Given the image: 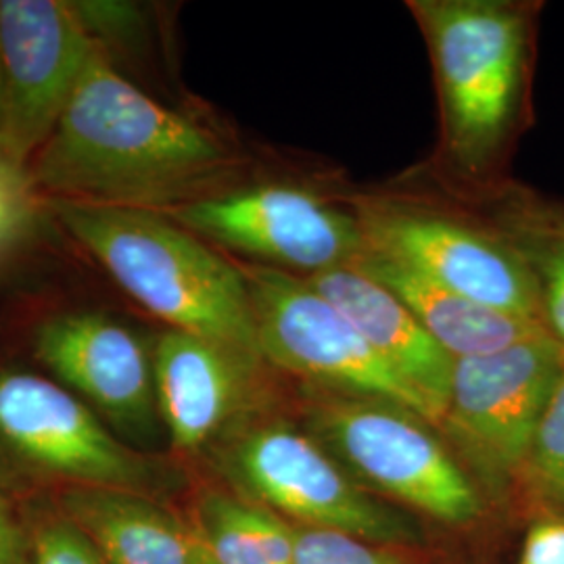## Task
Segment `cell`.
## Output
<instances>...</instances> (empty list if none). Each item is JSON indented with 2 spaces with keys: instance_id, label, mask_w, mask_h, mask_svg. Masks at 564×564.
I'll use <instances>...</instances> for the list:
<instances>
[{
  "instance_id": "cell-1",
  "label": "cell",
  "mask_w": 564,
  "mask_h": 564,
  "mask_svg": "<svg viewBox=\"0 0 564 564\" xmlns=\"http://www.w3.org/2000/svg\"><path fill=\"white\" fill-rule=\"evenodd\" d=\"M30 163L32 186L61 202L149 209L216 181L232 155L218 134L121 78L99 46Z\"/></svg>"
},
{
  "instance_id": "cell-2",
  "label": "cell",
  "mask_w": 564,
  "mask_h": 564,
  "mask_svg": "<svg viewBox=\"0 0 564 564\" xmlns=\"http://www.w3.org/2000/svg\"><path fill=\"white\" fill-rule=\"evenodd\" d=\"M53 209L113 281L170 328L262 362L241 268L197 235L142 207L53 199Z\"/></svg>"
},
{
  "instance_id": "cell-3",
  "label": "cell",
  "mask_w": 564,
  "mask_h": 564,
  "mask_svg": "<svg viewBox=\"0 0 564 564\" xmlns=\"http://www.w3.org/2000/svg\"><path fill=\"white\" fill-rule=\"evenodd\" d=\"M431 51L452 162L481 174L523 116L533 9L508 0H412Z\"/></svg>"
},
{
  "instance_id": "cell-4",
  "label": "cell",
  "mask_w": 564,
  "mask_h": 564,
  "mask_svg": "<svg viewBox=\"0 0 564 564\" xmlns=\"http://www.w3.org/2000/svg\"><path fill=\"white\" fill-rule=\"evenodd\" d=\"M305 431L364 489L442 521L463 524L481 514V496L435 424L381 398L310 387Z\"/></svg>"
},
{
  "instance_id": "cell-5",
  "label": "cell",
  "mask_w": 564,
  "mask_h": 564,
  "mask_svg": "<svg viewBox=\"0 0 564 564\" xmlns=\"http://www.w3.org/2000/svg\"><path fill=\"white\" fill-rule=\"evenodd\" d=\"M241 272L262 360L312 387L400 403L435 424L423 398L303 276L262 263Z\"/></svg>"
},
{
  "instance_id": "cell-6",
  "label": "cell",
  "mask_w": 564,
  "mask_h": 564,
  "mask_svg": "<svg viewBox=\"0 0 564 564\" xmlns=\"http://www.w3.org/2000/svg\"><path fill=\"white\" fill-rule=\"evenodd\" d=\"M232 477L295 524L335 529L375 544L419 540V527L372 498L305 429L282 421L253 424L226 449Z\"/></svg>"
},
{
  "instance_id": "cell-7",
  "label": "cell",
  "mask_w": 564,
  "mask_h": 564,
  "mask_svg": "<svg viewBox=\"0 0 564 564\" xmlns=\"http://www.w3.org/2000/svg\"><path fill=\"white\" fill-rule=\"evenodd\" d=\"M170 220L262 265L300 276L354 265L368 249L358 214L289 184H262L178 203Z\"/></svg>"
},
{
  "instance_id": "cell-8",
  "label": "cell",
  "mask_w": 564,
  "mask_h": 564,
  "mask_svg": "<svg viewBox=\"0 0 564 564\" xmlns=\"http://www.w3.org/2000/svg\"><path fill=\"white\" fill-rule=\"evenodd\" d=\"M563 372V347L547 333L494 354L458 358L440 424L479 473L505 481L527 466L535 429Z\"/></svg>"
},
{
  "instance_id": "cell-9",
  "label": "cell",
  "mask_w": 564,
  "mask_h": 564,
  "mask_svg": "<svg viewBox=\"0 0 564 564\" xmlns=\"http://www.w3.org/2000/svg\"><path fill=\"white\" fill-rule=\"evenodd\" d=\"M65 0H0V158L28 172L97 53Z\"/></svg>"
},
{
  "instance_id": "cell-10",
  "label": "cell",
  "mask_w": 564,
  "mask_h": 564,
  "mask_svg": "<svg viewBox=\"0 0 564 564\" xmlns=\"http://www.w3.org/2000/svg\"><path fill=\"white\" fill-rule=\"evenodd\" d=\"M356 214L368 249L466 300L542 324L535 281L498 228H479L403 203H364Z\"/></svg>"
},
{
  "instance_id": "cell-11",
  "label": "cell",
  "mask_w": 564,
  "mask_h": 564,
  "mask_svg": "<svg viewBox=\"0 0 564 564\" xmlns=\"http://www.w3.org/2000/svg\"><path fill=\"white\" fill-rule=\"evenodd\" d=\"M0 444L76 487L144 494L155 484L153 464L121 444L88 403L32 372L0 375Z\"/></svg>"
},
{
  "instance_id": "cell-12",
  "label": "cell",
  "mask_w": 564,
  "mask_h": 564,
  "mask_svg": "<svg viewBox=\"0 0 564 564\" xmlns=\"http://www.w3.org/2000/svg\"><path fill=\"white\" fill-rule=\"evenodd\" d=\"M36 354L123 435L147 442L158 433L153 354L128 326L95 312L61 314L39 328Z\"/></svg>"
},
{
  "instance_id": "cell-13",
  "label": "cell",
  "mask_w": 564,
  "mask_h": 564,
  "mask_svg": "<svg viewBox=\"0 0 564 564\" xmlns=\"http://www.w3.org/2000/svg\"><path fill=\"white\" fill-rule=\"evenodd\" d=\"M258 360L184 330H165L153 349L155 391L172 445L197 452L241 410Z\"/></svg>"
},
{
  "instance_id": "cell-14",
  "label": "cell",
  "mask_w": 564,
  "mask_h": 564,
  "mask_svg": "<svg viewBox=\"0 0 564 564\" xmlns=\"http://www.w3.org/2000/svg\"><path fill=\"white\" fill-rule=\"evenodd\" d=\"M303 279L423 398L437 426L449 398L454 358L426 333L408 305L354 265Z\"/></svg>"
},
{
  "instance_id": "cell-15",
  "label": "cell",
  "mask_w": 564,
  "mask_h": 564,
  "mask_svg": "<svg viewBox=\"0 0 564 564\" xmlns=\"http://www.w3.org/2000/svg\"><path fill=\"white\" fill-rule=\"evenodd\" d=\"M354 268L398 295L454 360L494 354L538 333H547L540 323L466 300L372 249H366Z\"/></svg>"
},
{
  "instance_id": "cell-16",
  "label": "cell",
  "mask_w": 564,
  "mask_h": 564,
  "mask_svg": "<svg viewBox=\"0 0 564 564\" xmlns=\"http://www.w3.org/2000/svg\"><path fill=\"white\" fill-rule=\"evenodd\" d=\"M65 517L88 535L105 564H197V535L144 494L72 487Z\"/></svg>"
},
{
  "instance_id": "cell-17",
  "label": "cell",
  "mask_w": 564,
  "mask_h": 564,
  "mask_svg": "<svg viewBox=\"0 0 564 564\" xmlns=\"http://www.w3.org/2000/svg\"><path fill=\"white\" fill-rule=\"evenodd\" d=\"M498 230L527 263L538 286L542 324L564 351V205L517 193L500 207Z\"/></svg>"
},
{
  "instance_id": "cell-18",
  "label": "cell",
  "mask_w": 564,
  "mask_h": 564,
  "mask_svg": "<svg viewBox=\"0 0 564 564\" xmlns=\"http://www.w3.org/2000/svg\"><path fill=\"white\" fill-rule=\"evenodd\" d=\"M195 533L216 564H272L249 527L245 502L223 491L203 496Z\"/></svg>"
},
{
  "instance_id": "cell-19",
  "label": "cell",
  "mask_w": 564,
  "mask_h": 564,
  "mask_svg": "<svg viewBox=\"0 0 564 564\" xmlns=\"http://www.w3.org/2000/svg\"><path fill=\"white\" fill-rule=\"evenodd\" d=\"M293 564H405L383 544L335 531L293 523Z\"/></svg>"
},
{
  "instance_id": "cell-20",
  "label": "cell",
  "mask_w": 564,
  "mask_h": 564,
  "mask_svg": "<svg viewBox=\"0 0 564 564\" xmlns=\"http://www.w3.org/2000/svg\"><path fill=\"white\" fill-rule=\"evenodd\" d=\"M524 468L564 498V372L545 403Z\"/></svg>"
},
{
  "instance_id": "cell-21",
  "label": "cell",
  "mask_w": 564,
  "mask_h": 564,
  "mask_svg": "<svg viewBox=\"0 0 564 564\" xmlns=\"http://www.w3.org/2000/svg\"><path fill=\"white\" fill-rule=\"evenodd\" d=\"M28 564H105L101 554L78 524L67 517L39 527L30 538Z\"/></svg>"
},
{
  "instance_id": "cell-22",
  "label": "cell",
  "mask_w": 564,
  "mask_h": 564,
  "mask_svg": "<svg viewBox=\"0 0 564 564\" xmlns=\"http://www.w3.org/2000/svg\"><path fill=\"white\" fill-rule=\"evenodd\" d=\"M72 13L84 28V32L102 48L105 41L132 39L141 28V13L130 2H102V0H78L67 2Z\"/></svg>"
},
{
  "instance_id": "cell-23",
  "label": "cell",
  "mask_w": 564,
  "mask_h": 564,
  "mask_svg": "<svg viewBox=\"0 0 564 564\" xmlns=\"http://www.w3.org/2000/svg\"><path fill=\"white\" fill-rule=\"evenodd\" d=\"M32 188L25 170L0 158V251L18 241L30 226Z\"/></svg>"
},
{
  "instance_id": "cell-24",
  "label": "cell",
  "mask_w": 564,
  "mask_h": 564,
  "mask_svg": "<svg viewBox=\"0 0 564 564\" xmlns=\"http://www.w3.org/2000/svg\"><path fill=\"white\" fill-rule=\"evenodd\" d=\"M521 564H564L563 521H540L529 529Z\"/></svg>"
},
{
  "instance_id": "cell-25",
  "label": "cell",
  "mask_w": 564,
  "mask_h": 564,
  "mask_svg": "<svg viewBox=\"0 0 564 564\" xmlns=\"http://www.w3.org/2000/svg\"><path fill=\"white\" fill-rule=\"evenodd\" d=\"M30 563V538L0 496V564Z\"/></svg>"
},
{
  "instance_id": "cell-26",
  "label": "cell",
  "mask_w": 564,
  "mask_h": 564,
  "mask_svg": "<svg viewBox=\"0 0 564 564\" xmlns=\"http://www.w3.org/2000/svg\"><path fill=\"white\" fill-rule=\"evenodd\" d=\"M195 535H197V533H195ZM197 544H199V547H197V564H216L209 558V554L205 552V547H203L202 542H199V538H197Z\"/></svg>"
}]
</instances>
